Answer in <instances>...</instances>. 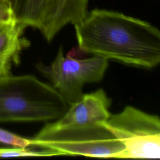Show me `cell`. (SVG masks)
<instances>
[{"label":"cell","mask_w":160,"mask_h":160,"mask_svg":"<svg viewBox=\"0 0 160 160\" xmlns=\"http://www.w3.org/2000/svg\"><path fill=\"white\" fill-rule=\"evenodd\" d=\"M12 1H13V0H11V1H12Z\"/></svg>","instance_id":"5bb4252c"},{"label":"cell","mask_w":160,"mask_h":160,"mask_svg":"<svg viewBox=\"0 0 160 160\" xmlns=\"http://www.w3.org/2000/svg\"><path fill=\"white\" fill-rule=\"evenodd\" d=\"M124 145L116 158H160V120L158 116L127 106L104 123Z\"/></svg>","instance_id":"277c9868"},{"label":"cell","mask_w":160,"mask_h":160,"mask_svg":"<svg viewBox=\"0 0 160 160\" xmlns=\"http://www.w3.org/2000/svg\"><path fill=\"white\" fill-rule=\"evenodd\" d=\"M58 0H13L12 8L17 24L24 29L39 30L48 40Z\"/></svg>","instance_id":"52a82bcc"},{"label":"cell","mask_w":160,"mask_h":160,"mask_svg":"<svg viewBox=\"0 0 160 160\" xmlns=\"http://www.w3.org/2000/svg\"><path fill=\"white\" fill-rule=\"evenodd\" d=\"M74 26L78 46L85 52L148 68L160 62V32L146 21L94 9Z\"/></svg>","instance_id":"6da1fadb"},{"label":"cell","mask_w":160,"mask_h":160,"mask_svg":"<svg viewBox=\"0 0 160 160\" xmlns=\"http://www.w3.org/2000/svg\"><path fill=\"white\" fill-rule=\"evenodd\" d=\"M0 143L19 148L33 146V141L32 139H30L21 137L1 128H0Z\"/></svg>","instance_id":"8fae6325"},{"label":"cell","mask_w":160,"mask_h":160,"mask_svg":"<svg viewBox=\"0 0 160 160\" xmlns=\"http://www.w3.org/2000/svg\"><path fill=\"white\" fill-rule=\"evenodd\" d=\"M88 0H58L47 41L51 42L67 24L82 20L88 12Z\"/></svg>","instance_id":"9c48e42d"},{"label":"cell","mask_w":160,"mask_h":160,"mask_svg":"<svg viewBox=\"0 0 160 160\" xmlns=\"http://www.w3.org/2000/svg\"><path fill=\"white\" fill-rule=\"evenodd\" d=\"M33 146L61 155L116 158L124 149L104 123L56 127L46 124L32 139Z\"/></svg>","instance_id":"3957f363"},{"label":"cell","mask_w":160,"mask_h":160,"mask_svg":"<svg viewBox=\"0 0 160 160\" xmlns=\"http://www.w3.org/2000/svg\"><path fill=\"white\" fill-rule=\"evenodd\" d=\"M59 156L53 151L42 149L41 151H33L28 148L11 147L0 148V157H14V156Z\"/></svg>","instance_id":"30bf717a"},{"label":"cell","mask_w":160,"mask_h":160,"mask_svg":"<svg viewBox=\"0 0 160 160\" xmlns=\"http://www.w3.org/2000/svg\"><path fill=\"white\" fill-rule=\"evenodd\" d=\"M7 28V27H6ZM2 28H0V30L1 29H2Z\"/></svg>","instance_id":"4fadbf2b"},{"label":"cell","mask_w":160,"mask_h":160,"mask_svg":"<svg viewBox=\"0 0 160 160\" xmlns=\"http://www.w3.org/2000/svg\"><path fill=\"white\" fill-rule=\"evenodd\" d=\"M24 30L18 24L0 30V77L10 74L12 64L19 63L21 52L29 46Z\"/></svg>","instance_id":"ba28073f"},{"label":"cell","mask_w":160,"mask_h":160,"mask_svg":"<svg viewBox=\"0 0 160 160\" xmlns=\"http://www.w3.org/2000/svg\"><path fill=\"white\" fill-rule=\"evenodd\" d=\"M68 108L54 88L34 76L0 77V122L58 120Z\"/></svg>","instance_id":"7a4b0ae2"},{"label":"cell","mask_w":160,"mask_h":160,"mask_svg":"<svg viewBox=\"0 0 160 160\" xmlns=\"http://www.w3.org/2000/svg\"><path fill=\"white\" fill-rule=\"evenodd\" d=\"M17 24L11 0H0V28Z\"/></svg>","instance_id":"7c38bea8"},{"label":"cell","mask_w":160,"mask_h":160,"mask_svg":"<svg viewBox=\"0 0 160 160\" xmlns=\"http://www.w3.org/2000/svg\"><path fill=\"white\" fill-rule=\"evenodd\" d=\"M108 64L107 59L98 56L81 60L64 57L62 47L60 46L56 58L49 65L39 62L36 67L71 105L82 98L85 83L102 79Z\"/></svg>","instance_id":"5b68a950"},{"label":"cell","mask_w":160,"mask_h":160,"mask_svg":"<svg viewBox=\"0 0 160 160\" xmlns=\"http://www.w3.org/2000/svg\"><path fill=\"white\" fill-rule=\"evenodd\" d=\"M111 99L102 89L83 94L77 102L69 105L66 113L51 124L56 127L105 123L110 116Z\"/></svg>","instance_id":"8992f818"}]
</instances>
